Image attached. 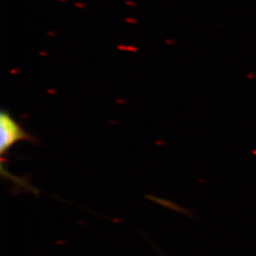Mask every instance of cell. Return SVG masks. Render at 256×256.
I'll return each mask as SVG.
<instances>
[{
    "label": "cell",
    "instance_id": "cell-1",
    "mask_svg": "<svg viewBox=\"0 0 256 256\" xmlns=\"http://www.w3.org/2000/svg\"><path fill=\"white\" fill-rule=\"evenodd\" d=\"M19 142H37L36 140L21 126L9 111L2 110L0 113V154L1 162L5 156Z\"/></svg>",
    "mask_w": 256,
    "mask_h": 256
}]
</instances>
